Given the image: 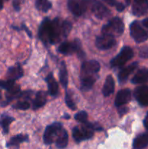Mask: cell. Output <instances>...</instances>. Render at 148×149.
I'll return each mask as SVG.
<instances>
[{"mask_svg": "<svg viewBox=\"0 0 148 149\" xmlns=\"http://www.w3.org/2000/svg\"><path fill=\"white\" fill-rule=\"evenodd\" d=\"M71 29L72 25L69 21H62L58 17L53 20L45 18L39 27V36L44 44H55L67 37Z\"/></svg>", "mask_w": 148, "mask_h": 149, "instance_id": "6da1fadb", "label": "cell"}, {"mask_svg": "<svg viewBox=\"0 0 148 149\" xmlns=\"http://www.w3.org/2000/svg\"><path fill=\"white\" fill-rule=\"evenodd\" d=\"M95 130H102V128L97 125H94V124L86 122L83 124L81 127H75L73 128V137L75 142L80 143L81 141H86L92 138L94 135V132Z\"/></svg>", "mask_w": 148, "mask_h": 149, "instance_id": "7a4b0ae2", "label": "cell"}, {"mask_svg": "<svg viewBox=\"0 0 148 149\" xmlns=\"http://www.w3.org/2000/svg\"><path fill=\"white\" fill-rule=\"evenodd\" d=\"M85 4L86 10L89 9L95 17L100 20H103L111 15L109 9L98 0H85Z\"/></svg>", "mask_w": 148, "mask_h": 149, "instance_id": "3957f363", "label": "cell"}, {"mask_svg": "<svg viewBox=\"0 0 148 149\" xmlns=\"http://www.w3.org/2000/svg\"><path fill=\"white\" fill-rule=\"evenodd\" d=\"M124 31V24L121 19L119 17H113L109 20L108 23L103 26L102 29V33L104 34L111 35L114 36H118L123 33Z\"/></svg>", "mask_w": 148, "mask_h": 149, "instance_id": "277c9868", "label": "cell"}, {"mask_svg": "<svg viewBox=\"0 0 148 149\" xmlns=\"http://www.w3.org/2000/svg\"><path fill=\"white\" fill-rule=\"evenodd\" d=\"M133 56V51L130 47H123L120 53L116 55L111 61L110 65L113 68H119L123 66Z\"/></svg>", "mask_w": 148, "mask_h": 149, "instance_id": "5b68a950", "label": "cell"}, {"mask_svg": "<svg viewBox=\"0 0 148 149\" xmlns=\"http://www.w3.org/2000/svg\"><path fill=\"white\" fill-rule=\"evenodd\" d=\"M58 52L64 55H71L73 53H78L80 57L84 55V52L81 49V42L78 39H75L73 42H62L58 47Z\"/></svg>", "mask_w": 148, "mask_h": 149, "instance_id": "8992f818", "label": "cell"}, {"mask_svg": "<svg viewBox=\"0 0 148 149\" xmlns=\"http://www.w3.org/2000/svg\"><path fill=\"white\" fill-rule=\"evenodd\" d=\"M130 33L131 37L137 43H142L148 39V31L145 30L139 21H133L130 25Z\"/></svg>", "mask_w": 148, "mask_h": 149, "instance_id": "52a82bcc", "label": "cell"}, {"mask_svg": "<svg viewBox=\"0 0 148 149\" xmlns=\"http://www.w3.org/2000/svg\"><path fill=\"white\" fill-rule=\"evenodd\" d=\"M62 130V125L59 122H55L46 127L44 133V142L46 145H50L55 141Z\"/></svg>", "mask_w": 148, "mask_h": 149, "instance_id": "ba28073f", "label": "cell"}, {"mask_svg": "<svg viewBox=\"0 0 148 149\" xmlns=\"http://www.w3.org/2000/svg\"><path fill=\"white\" fill-rule=\"evenodd\" d=\"M115 44L114 36L108 34H102L97 36L96 39V46L102 50H107L113 47Z\"/></svg>", "mask_w": 148, "mask_h": 149, "instance_id": "9c48e42d", "label": "cell"}, {"mask_svg": "<svg viewBox=\"0 0 148 149\" xmlns=\"http://www.w3.org/2000/svg\"><path fill=\"white\" fill-rule=\"evenodd\" d=\"M68 7L76 17H80L86 11L85 0H68Z\"/></svg>", "mask_w": 148, "mask_h": 149, "instance_id": "30bf717a", "label": "cell"}, {"mask_svg": "<svg viewBox=\"0 0 148 149\" xmlns=\"http://www.w3.org/2000/svg\"><path fill=\"white\" fill-rule=\"evenodd\" d=\"M100 70V65L97 61H86L81 65V77L91 76L97 74Z\"/></svg>", "mask_w": 148, "mask_h": 149, "instance_id": "8fae6325", "label": "cell"}, {"mask_svg": "<svg viewBox=\"0 0 148 149\" xmlns=\"http://www.w3.org/2000/svg\"><path fill=\"white\" fill-rule=\"evenodd\" d=\"M134 97L141 106H148V86L136 87L134 90Z\"/></svg>", "mask_w": 148, "mask_h": 149, "instance_id": "7c38bea8", "label": "cell"}, {"mask_svg": "<svg viewBox=\"0 0 148 149\" xmlns=\"http://www.w3.org/2000/svg\"><path fill=\"white\" fill-rule=\"evenodd\" d=\"M131 98V93L129 89H123L120 90L116 95L115 105L116 107H121L129 103Z\"/></svg>", "mask_w": 148, "mask_h": 149, "instance_id": "4fadbf2b", "label": "cell"}, {"mask_svg": "<svg viewBox=\"0 0 148 149\" xmlns=\"http://www.w3.org/2000/svg\"><path fill=\"white\" fill-rule=\"evenodd\" d=\"M132 12L134 15L140 17L148 14V0L134 1L132 6Z\"/></svg>", "mask_w": 148, "mask_h": 149, "instance_id": "5bb4252c", "label": "cell"}, {"mask_svg": "<svg viewBox=\"0 0 148 149\" xmlns=\"http://www.w3.org/2000/svg\"><path fill=\"white\" fill-rule=\"evenodd\" d=\"M23 76V70L20 65L10 67L7 73V79L15 81L21 78Z\"/></svg>", "mask_w": 148, "mask_h": 149, "instance_id": "9a60e30c", "label": "cell"}, {"mask_svg": "<svg viewBox=\"0 0 148 149\" xmlns=\"http://www.w3.org/2000/svg\"><path fill=\"white\" fill-rule=\"evenodd\" d=\"M131 82L135 84L148 82V68H142L139 70L132 78Z\"/></svg>", "mask_w": 148, "mask_h": 149, "instance_id": "2e32d148", "label": "cell"}, {"mask_svg": "<svg viewBox=\"0 0 148 149\" xmlns=\"http://www.w3.org/2000/svg\"><path fill=\"white\" fill-rule=\"evenodd\" d=\"M138 67V63L134 62L131 65L123 68L118 74V79L120 82H123L128 79V77L131 75V73L133 72L135 69Z\"/></svg>", "mask_w": 148, "mask_h": 149, "instance_id": "e0dca14e", "label": "cell"}, {"mask_svg": "<svg viewBox=\"0 0 148 149\" xmlns=\"http://www.w3.org/2000/svg\"><path fill=\"white\" fill-rule=\"evenodd\" d=\"M115 90V81L113 77L110 75L107 76L104 81L102 88V94L104 97H108L112 95Z\"/></svg>", "mask_w": 148, "mask_h": 149, "instance_id": "ac0fdd59", "label": "cell"}, {"mask_svg": "<svg viewBox=\"0 0 148 149\" xmlns=\"http://www.w3.org/2000/svg\"><path fill=\"white\" fill-rule=\"evenodd\" d=\"M46 81L48 85V90H49V93L50 95L55 96L57 95L58 94V84L57 83L56 80L54 78L52 73L49 74V75L46 77Z\"/></svg>", "mask_w": 148, "mask_h": 149, "instance_id": "d6986e66", "label": "cell"}, {"mask_svg": "<svg viewBox=\"0 0 148 149\" xmlns=\"http://www.w3.org/2000/svg\"><path fill=\"white\" fill-rule=\"evenodd\" d=\"M148 146V132L141 134L136 137L133 143L134 149H144Z\"/></svg>", "mask_w": 148, "mask_h": 149, "instance_id": "ffe728a7", "label": "cell"}, {"mask_svg": "<svg viewBox=\"0 0 148 149\" xmlns=\"http://www.w3.org/2000/svg\"><path fill=\"white\" fill-rule=\"evenodd\" d=\"M46 102V95L44 92L40 91L38 92L36 94V97L33 101V109H36L41 108L45 105Z\"/></svg>", "mask_w": 148, "mask_h": 149, "instance_id": "44dd1931", "label": "cell"}, {"mask_svg": "<svg viewBox=\"0 0 148 149\" xmlns=\"http://www.w3.org/2000/svg\"><path fill=\"white\" fill-rule=\"evenodd\" d=\"M96 81V78L94 75L91 76H83L81 77V85L83 90H90L93 87Z\"/></svg>", "mask_w": 148, "mask_h": 149, "instance_id": "7402d4cb", "label": "cell"}, {"mask_svg": "<svg viewBox=\"0 0 148 149\" xmlns=\"http://www.w3.org/2000/svg\"><path fill=\"white\" fill-rule=\"evenodd\" d=\"M55 141H56V146L58 148H65L68 143V135L67 131L62 129Z\"/></svg>", "mask_w": 148, "mask_h": 149, "instance_id": "603a6c76", "label": "cell"}, {"mask_svg": "<svg viewBox=\"0 0 148 149\" xmlns=\"http://www.w3.org/2000/svg\"><path fill=\"white\" fill-rule=\"evenodd\" d=\"M28 141V136L27 135H22V134L17 135L12 137L9 141V142L7 143V147L18 146L20 143L26 142Z\"/></svg>", "mask_w": 148, "mask_h": 149, "instance_id": "cb8c5ba5", "label": "cell"}, {"mask_svg": "<svg viewBox=\"0 0 148 149\" xmlns=\"http://www.w3.org/2000/svg\"><path fill=\"white\" fill-rule=\"evenodd\" d=\"M13 121H15L14 118L12 117V116H8V115L3 114L2 116H1V119H0V126L2 128L3 133H4V135L8 134L10 125Z\"/></svg>", "mask_w": 148, "mask_h": 149, "instance_id": "d4e9b609", "label": "cell"}, {"mask_svg": "<svg viewBox=\"0 0 148 149\" xmlns=\"http://www.w3.org/2000/svg\"><path fill=\"white\" fill-rule=\"evenodd\" d=\"M59 81H60L61 84L65 88L68 85V76L66 65L64 62L61 63L60 68H59Z\"/></svg>", "mask_w": 148, "mask_h": 149, "instance_id": "484cf974", "label": "cell"}, {"mask_svg": "<svg viewBox=\"0 0 148 149\" xmlns=\"http://www.w3.org/2000/svg\"><path fill=\"white\" fill-rule=\"evenodd\" d=\"M36 7L42 12H47L52 7V3L49 0H36Z\"/></svg>", "mask_w": 148, "mask_h": 149, "instance_id": "4316f807", "label": "cell"}, {"mask_svg": "<svg viewBox=\"0 0 148 149\" xmlns=\"http://www.w3.org/2000/svg\"><path fill=\"white\" fill-rule=\"evenodd\" d=\"M103 1L105 3H107V4H109L110 6L115 7L116 10L118 12L123 11V10L125 9L124 4H122L121 2H119L117 0H103Z\"/></svg>", "mask_w": 148, "mask_h": 149, "instance_id": "83f0119b", "label": "cell"}, {"mask_svg": "<svg viewBox=\"0 0 148 149\" xmlns=\"http://www.w3.org/2000/svg\"><path fill=\"white\" fill-rule=\"evenodd\" d=\"M15 81H12V80L7 79V80H0V87L2 89H4L7 91L12 90L13 87L15 86Z\"/></svg>", "mask_w": 148, "mask_h": 149, "instance_id": "f1b7e54d", "label": "cell"}, {"mask_svg": "<svg viewBox=\"0 0 148 149\" xmlns=\"http://www.w3.org/2000/svg\"><path fill=\"white\" fill-rule=\"evenodd\" d=\"M87 118H88V115L87 113L84 111H80L78 113H77L75 116V119L78 122H81L82 124L85 123L87 122Z\"/></svg>", "mask_w": 148, "mask_h": 149, "instance_id": "f546056e", "label": "cell"}, {"mask_svg": "<svg viewBox=\"0 0 148 149\" xmlns=\"http://www.w3.org/2000/svg\"><path fill=\"white\" fill-rule=\"evenodd\" d=\"M30 103L27 101H19L16 104L12 106L15 109H20V110H27L30 108Z\"/></svg>", "mask_w": 148, "mask_h": 149, "instance_id": "4dcf8cb0", "label": "cell"}, {"mask_svg": "<svg viewBox=\"0 0 148 149\" xmlns=\"http://www.w3.org/2000/svg\"><path fill=\"white\" fill-rule=\"evenodd\" d=\"M65 103H66L67 106H68V108H70L71 110L74 111L76 109L75 103H74V101L72 100V98H71V95H70L68 93H67L66 95H65Z\"/></svg>", "mask_w": 148, "mask_h": 149, "instance_id": "1f68e13d", "label": "cell"}, {"mask_svg": "<svg viewBox=\"0 0 148 149\" xmlns=\"http://www.w3.org/2000/svg\"><path fill=\"white\" fill-rule=\"evenodd\" d=\"M20 0H13L12 1V4L13 7H14L15 10L16 11H19L20 9Z\"/></svg>", "mask_w": 148, "mask_h": 149, "instance_id": "d6a6232c", "label": "cell"}, {"mask_svg": "<svg viewBox=\"0 0 148 149\" xmlns=\"http://www.w3.org/2000/svg\"><path fill=\"white\" fill-rule=\"evenodd\" d=\"M140 56L142 58H148V47L143 48L140 51Z\"/></svg>", "mask_w": 148, "mask_h": 149, "instance_id": "836d02e7", "label": "cell"}, {"mask_svg": "<svg viewBox=\"0 0 148 149\" xmlns=\"http://www.w3.org/2000/svg\"><path fill=\"white\" fill-rule=\"evenodd\" d=\"M144 126L145 127L147 130H148V112L145 116V119H144Z\"/></svg>", "mask_w": 148, "mask_h": 149, "instance_id": "e575fe53", "label": "cell"}, {"mask_svg": "<svg viewBox=\"0 0 148 149\" xmlns=\"http://www.w3.org/2000/svg\"><path fill=\"white\" fill-rule=\"evenodd\" d=\"M142 25H143L145 27L147 28L148 29V17L147 18H145L142 20Z\"/></svg>", "mask_w": 148, "mask_h": 149, "instance_id": "d590c367", "label": "cell"}, {"mask_svg": "<svg viewBox=\"0 0 148 149\" xmlns=\"http://www.w3.org/2000/svg\"><path fill=\"white\" fill-rule=\"evenodd\" d=\"M125 1H126V2L127 3V4H129L131 2V0H125Z\"/></svg>", "mask_w": 148, "mask_h": 149, "instance_id": "8d00e7d4", "label": "cell"}, {"mask_svg": "<svg viewBox=\"0 0 148 149\" xmlns=\"http://www.w3.org/2000/svg\"><path fill=\"white\" fill-rule=\"evenodd\" d=\"M145 1V0H134V1Z\"/></svg>", "mask_w": 148, "mask_h": 149, "instance_id": "74e56055", "label": "cell"}, {"mask_svg": "<svg viewBox=\"0 0 148 149\" xmlns=\"http://www.w3.org/2000/svg\"><path fill=\"white\" fill-rule=\"evenodd\" d=\"M1 91H0V100H1Z\"/></svg>", "mask_w": 148, "mask_h": 149, "instance_id": "f35d334b", "label": "cell"}]
</instances>
